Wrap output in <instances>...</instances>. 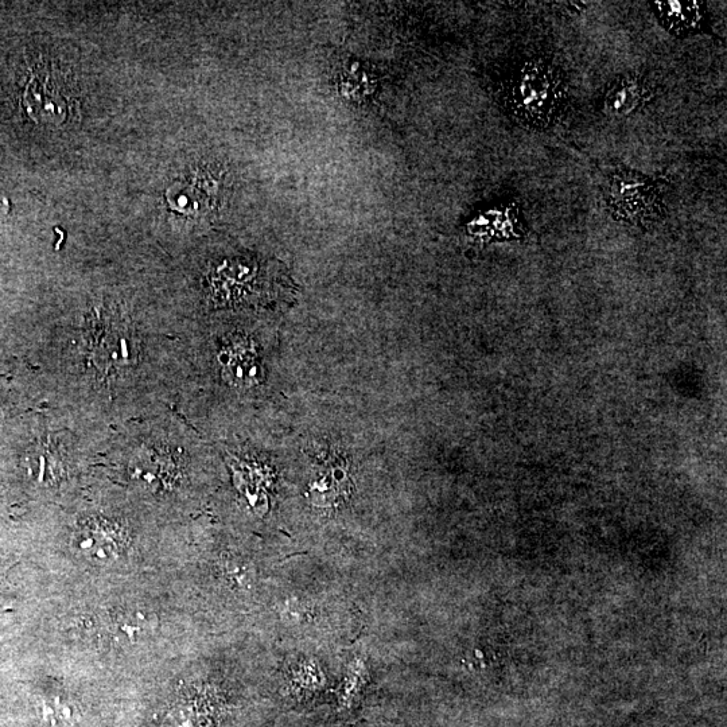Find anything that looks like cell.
Here are the masks:
<instances>
[{"label": "cell", "mask_w": 727, "mask_h": 727, "mask_svg": "<svg viewBox=\"0 0 727 727\" xmlns=\"http://www.w3.org/2000/svg\"><path fill=\"white\" fill-rule=\"evenodd\" d=\"M503 100L505 110L517 123L546 130L565 106V79L558 68L542 58L524 62L505 83Z\"/></svg>", "instance_id": "cell-1"}, {"label": "cell", "mask_w": 727, "mask_h": 727, "mask_svg": "<svg viewBox=\"0 0 727 727\" xmlns=\"http://www.w3.org/2000/svg\"><path fill=\"white\" fill-rule=\"evenodd\" d=\"M663 194L662 182L656 178L617 167L606 180L604 197L614 219L647 227L663 215Z\"/></svg>", "instance_id": "cell-2"}, {"label": "cell", "mask_w": 727, "mask_h": 727, "mask_svg": "<svg viewBox=\"0 0 727 727\" xmlns=\"http://www.w3.org/2000/svg\"><path fill=\"white\" fill-rule=\"evenodd\" d=\"M73 546L80 557L93 565H114L126 554L128 538L118 524L104 519H92L77 528Z\"/></svg>", "instance_id": "cell-3"}, {"label": "cell", "mask_w": 727, "mask_h": 727, "mask_svg": "<svg viewBox=\"0 0 727 727\" xmlns=\"http://www.w3.org/2000/svg\"><path fill=\"white\" fill-rule=\"evenodd\" d=\"M30 75L29 84L26 85L25 107L34 119L49 120V122H62L66 118L69 101L65 89L54 81L49 69H37Z\"/></svg>", "instance_id": "cell-4"}, {"label": "cell", "mask_w": 727, "mask_h": 727, "mask_svg": "<svg viewBox=\"0 0 727 727\" xmlns=\"http://www.w3.org/2000/svg\"><path fill=\"white\" fill-rule=\"evenodd\" d=\"M651 85L643 77H618L606 88L602 97V111L613 118H625L639 110L652 96Z\"/></svg>", "instance_id": "cell-5"}, {"label": "cell", "mask_w": 727, "mask_h": 727, "mask_svg": "<svg viewBox=\"0 0 727 727\" xmlns=\"http://www.w3.org/2000/svg\"><path fill=\"white\" fill-rule=\"evenodd\" d=\"M652 10L664 29L675 36L699 33L706 19L702 2H653Z\"/></svg>", "instance_id": "cell-6"}, {"label": "cell", "mask_w": 727, "mask_h": 727, "mask_svg": "<svg viewBox=\"0 0 727 727\" xmlns=\"http://www.w3.org/2000/svg\"><path fill=\"white\" fill-rule=\"evenodd\" d=\"M158 618L146 609L127 608L116 613L111 622V635L120 645L145 643L157 629Z\"/></svg>", "instance_id": "cell-7"}, {"label": "cell", "mask_w": 727, "mask_h": 727, "mask_svg": "<svg viewBox=\"0 0 727 727\" xmlns=\"http://www.w3.org/2000/svg\"><path fill=\"white\" fill-rule=\"evenodd\" d=\"M26 477L40 487L58 484L64 473V462L57 450L49 446L37 447L23 460Z\"/></svg>", "instance_id": "cell-8"}, {"label": "cell", "mask_w": 727, "mask_h": 727, "mask_svg": "<svg viewBox=\"0 0 727 727\" xmlns=\"http://www.w3.org/2000/svg\"><path fill=\"white\" fill-rule=\"evenodd\" d=\"M132 476L147 488H169L176 481L177 465L165 454L149 453L136 462Z\"/></svg>", "instance_id": "cell-9"}, {"label": "cell", "mask_w": 727, "mask_h": 727, "mask_svg": "<svg viewBox=\"0 0 727 727\" xmlns=\"http://www.w3.org/2000/svg\"><path fill=\"white\" fill-rule=\"evenodd\" d=\"M320 470V480L311 487V492L318 493L321 504H334L341 497L344 499L349 489L344 461L341 458L330 457Z\"/></svg>", "instance_id": "cell-10"}, {"label": "cell", "mask_w": 727, "mask_h": 727, "mask_svg": "<svg viewBox=\"0 0 727 727\" xmlns=\"http://www.w3.org/2000/svg\"><path fill=\"white\" fill-rule=\"evenodd\" d=\"M42 723L46 727H73L76 723V707L61 694H46L41 698Z\"/></svg>", "instance_id": "cell-11"}, {"label": "cell", "mask_w": 727, "mask_h": 727, "mask_svg": "<svg viewBox=\"0 0 727 727\" xmlns=\"http://www.w3.org/2000/svg\"><path fill=\"white\" fill-rule=\"evenodd\" d=\"M236 352L225 363L229 371L232 372L233 377H235V380H239V382H251V380H255L258 373H255L256 364L254 357L250 353H247V351H244V349H236Z\"/></svg>", "instance_id": "cell-12"}]
</instances>
